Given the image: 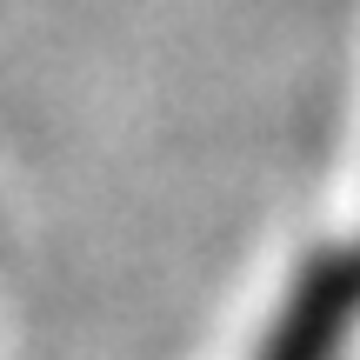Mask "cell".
I'll return each mask as SVG.
<instances>
[{
  "label": "cell",
  "mask_w": 360,
  "mask_h": 360,
  "mask_svg": "<svg viewBox=\"0 0 360 360\" xmlns=\"http://www.w3.org/2000/svg\"><path fill=\"white\" fill-rule=\"evenodd\" d=\"M354 314H360V247H334V254L307 260V274L294 281L260 360H340Z\"/></svg>",
  "instance_id": "obj_1"
}]
</instances>
